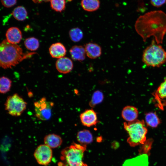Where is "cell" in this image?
Returning <instances> with one entry per match:
<instances>
[{"label": "cell", "instance_id": "obj_18", "mask_svg": "<svg viewBox=\"0 0 166 166\" xmlns=\"http://www.w3.org/2000/svg\"><path fill=\"white\" fill-rule=\"evenodd\" d=\"M78 141L81 145H86L93 140L91 133L88 130L84 129L78 132L77 136Z\"/></svg>", "mask_w": 166, "mask_h": 166}, {"label": "cell", "instance_id": "obj_28", "mask_svg": "<svg viewBox=\"0 0 166 166\" xmlns=\"http://www.w3.org/2000/svg\"><path fill=\"white\" fill-rule=\"evenodd\" d=\"M142 156L132 159L126 160L123 164V166H141Z\"/></svg>", "mask_w": 166, "mask_h": 166}, {"label": "cell", "instance_id": "obj_11", "mask_svg": "<svg viewBox=\"0 0 166 166\" xmlns=\"http://www.w3.org/2000/svg\"><path fill=\"white\" fill-rule=\"evenodd\" d=\"M84 47L86 55L90 59H96L101 54V48L97 43L89 42L86 43Z\"/></svg>", "mask_w": 166, "mask_h": 166}, {"label": "cell", "instance_id": "obj_4", "mask_svg": "<svg viewBox=\"0 0 166 166\" xmlns=\"http://www.w3.org/2000/svg\"><path fill=\"white\" fill-rule=\"evenodd\" d=\"M143 120L137 119L124 123V128L129 135L127 141L130 146L134 147L142 145L146 140L148 130Z\"/></svg>", "mask_w": 166, "mask_h": 166}, {"label": "cell", "instance_id": "obj_24", "mask_svg": "<svg viewBox=\"0 0 166 166\" xmlns=\"http://www.w3.org/2000/svg\"><path fill=\"white\" fill-rule=\"evenodd\" d=\"M69 34L71 40L75 42L80 41L83 37L82 30L77 27L71 29L69 32Z\"/></svg>", "mask_w": 166, "mask_h": 166}, {"label": "cell", "instance_id": "obj_6", "mask_svg": "<svg viewBox=\"0 0 166 166\" xmlns=\"http://www.w3.org/2000/svg\"><path fill=\"white\" fill-rule=\"evenodd\" d=\"M27 103L18 94L15 93L8 96L4 104L5 109L11 116H20L26 110Z\"/></svg>", "mask_w": 166, "mask_h": 166}, {"label": "cell", "instance_id": "obj_19", "mask_svg": "<svg viewBox=\"0 0 166 166\" xmlns=\"http://www.w3.org/2000/svg\"><path fill=\"white\" fill-rule=\"evenodd\" d=\"M81 5L84 10L93 12L99 8L100 2L99 0H81Z\"/></svg>", "mask_w": 166, "mask_h": 166}, {"label": "cell", "instance_id": "obj_1", "mask_svg": "<svg viewBox=\"0 0 166 166\" xmlns=\"http://www.w3.org/2000/svg\"><path fill=\"white\" fill-rule=\"evenodd\" d=\"M135 28L144 42L153 36L157 44L162 43L166 32V14L160 10L147 13L137 18Z\"/></svg>", "mask_w": 166, "mask_h": 166}, {"label": "cell", "instance_id": "obj_20", "mask_svg": "<svg viewBox=\"0 0 166 166\" xmlns=\"http://www.w3.org/2000/svg\"><path fill=\"white\" fill-rule=\"evenodd\" d=\"M12 14L14 17L18 21H23L28 17V13L26 9L21 6L15 7L12 12Z\"/></svg>", "mask_w": 166, "mask_h": 166}, {"label": "cell", "instance_id": "obj_8", "mask_svg": "<svg viewBox=\"0 0 166 166\" xmlns=\"http://www.w3.org/2000/svg\"><path fill=\"white\" fill-rule=\"evenodd\" d=\"M38 163L41 165L46 166L51 161L53 152L51 148L45 144L38 146L34 154Z\"/></svg>", "mask_w": 166, "mask_h": 166}, {"label": "cell", "instance_id": "obj_31", "mask_svg": "<svg viewBox=\"0 0 166 166\" xmlns=\"http://www.w3.org/2000/svg\"><path fill=\"white\" fill-rule=\"evenodd\" d=\"M35 3H41L43 2H47L50 1V0H32Z\"/></svg>", "mask_w": 166, "mask_h": 166}, {"label": "cell", "instance_id": "obj_23", "mask_svg": "<svg viewBox=\"0 0 166 166\" xmlns=\"http://www.w3.org/2000/svg\"><path fill=\"white\" fill-rule=\"evenodd\" d=\"M24 44L26 49L31 51L37 50L39 46V40L34 37L26 38L24 41Z\"/></svg>", "mask_w": 166, "mask_h": 166}, {"label": "cell", "instance_id": "obj_7", "mask_svg": "<svg viewBox=\"0 0 166 166\" xmlns=\"http://www.w3.org/2000/svg\"><path fill=\"white\" fill-rule=\"evenodd\" d=\"M54 105L53 102L47 101L44 97L35 102L34 110L36 117L42 121L49 120L51 116Z\"/></svg>", "mask_w": 166, "mask_h": 166}, {"label": "cell", "instance_id": "obj_22", "mask_svg": "<svg viewBox=\"0 0 166 166\" xmlns=\"http://www.w3.org/2000/svg\"><path fill=\"white\" fill-rule=\"evenodd\" d=\"M12 85V81L5 76L0 77V93L5 94L10 91Z\"/></svg>", "mask_w": 166, "mask_h": 166}, {"label": "cell", "instance_id": "obj_27", "mask_svg": "<svg viewBox=\"0 0 166 166\" xmlns=\"http://www.w3.org/2000/svg\"><path fill=\"white\" fill-rule=\"evenodd\" d=\"M153 142V140L152 139L146 140L144 143L142 144L141 147L139 149V153L141 155L148 154L151 149Z\"/></svg>", "mask_w": 166, "mask_h": 166}, {"label": "cell", "instance_id": "obj_16", "mask_svg": "<svg viewBox=\"0 0 166 166\" xmlns=\"http://www.w3.org/2000/svg\"><path fill=\"white\" fill-rule=\"evenodd\" d=\"M62 142V140L59 135L55 134H49L44 138L45 144L51 148H54L60 146Z\"/></svg>", "mask_w": 166, "mask_h": 166}, {"label": "cell", "instance_id": "obj_15", "mask_svg": "<svg viewBox=\"0 0 166 166\" xmlns=\"http://www.w3.org/2000/svg\"><path fill=\"white\" fill-rule=\"evenodd\" d=\"M159 107L161 109L162 104L166 101V77L154 94Z\"/></svg>", "mask_w": 166, "mask_h": 166}, {"label": "cell", "instance_id": "obj_14", "mask_svg": "<svg viewBox=\"0 0 166 166\" xmlns=\"http://www.w3.org/2000/svg\"><path fill=\"white\" fill-rule=\"evenodd\" d=\"M138 115L137 109L132 106H127L124 108L121 113L123 119L128 122L136 120Z\"/></svg>", "mask_w": 166, "mask_h": 166}, {"label": "cell", "instance_id": "obj_12", "mask_svg": "<svg viewBox=\"0 0 166 166\" xmlns=\"http://www.w3.org/2000/svg\"><path fill=\"white\" fill-rule=\"evenodd\" d=\"M6 36V40L10 43L16 44L19 43L22 38V34L21 30L18 27H12L7 30Z\"/></svg>", "mask_w": 166, "mask_h": 166}, {"label": "cell", "instance_id": "obj_25", "mask_svg": "<svg viewBox=\"0 0 166 166\" xmlns=\"http://www.w3.org/2000/svg\"><path fill=\"white\" fill-rule=\"evenodd\" d=\"M50 1L51 7L55 11L61 12L65 10V0H50Z\"/></svg>", "mask_w": 166, "mask_h": 166}, {"label": "cell", "instance_id": "obj_2", "mask_svg": "<svg viewBox=\"0 0 166 166\" xmlns=\"http://www.w3.org/2000/svg\"><path fill=\"white\" fill-rule=\"evenodd\" d=\"M35 54L33 52L24 53L18 44L4 39L0 42V67L4 69L11 68Z\"/></svg>", "mask_w": 166, "mask_h": 166}, {"label": "cell", "instance_id": "obj_26", "mask_svg": "<svg viewBox=\"0 0 166 166\" xmlns=\"http://www.w3.org/2000/svg\"><path fill=\"white\" fill-rule=\"evenodd\" d=\"M104 98V95L100 91L97 90L93 94L89 105L91 107H94L97 105L102 102Z\"/></svg>", "mask_w": 166, "mask_h": 166}, {"label": "cell", "instance_id": "obj_32", "mask_svg": "<svg viewBox=\"0 0 166 166\" xmlns=\"http://www.w3.org/2000/svg\"><path fill=\"white\" fill-rule=\"evenodd\" d=\"M162 106L163 107L164 106H166V101L164 102L162 104Z\"/></svg>", "mask_w": 166, "mask_h": 166}, {"label": "cell", "instance_id": "obj_17", "mask_svg": "<svg viewBox=\"0 0 166 166\" xmlns=\"http://www.w3.org/2000/svg\"><path fill=\"white\" fill-rule=\"evenodd\" d=\"M72 58L75 61H81L85 58L86 53L84 47L81 45H75L69 50Z\"/></svg>", "mask_w": 166, "mask_h": 166}, {"label": "cell", "instance_id": "obj_9", "mask_svg": "<svg viewBox=\"0 0 166 166\" xmlns=\"http://www.w3.org/2000/svg\"><path fill=\"white\" fill-rule=\"evenodd\" d=\"M81 122L88 127L95 125L98 122L96 113L92 109L85 110L80 115Z\"/></svg>", "mask_w": 166, "mask_h": 166}, {"label": "cell", "instance_id": "obj_30", "mask_svg": "<svg viewBox=\"0 0 166 166\" xmlns=\"http://www.w3.org/2000/svg\"><path fill=\"white\" fill-rule=\"evenodd\" d=\"M166 0H151V4L154 6L160 7L164 4Z\"/></svg>", "mask_w": 166, "mask_h": 166}, {"label": "cell", "instance_id": "obj_13", "mask_svg": "<svg viewBox=\"0 0 166 166\" xmlns=\"http://www.w3.org/2000/svg\"><path fill=\"white\" fill-rule=\"evenodd\" d=\"M49 52L52 57L59 59L65 56L66 53V49L62 44L57 42L50 46Z\"/></svg>", "mask_w": 166, "mask_h": 166}, {"label": "cell", "instance_id": "obj_29", "mask_svg": "<svg viewBox=\"0 0 166 166\" xmlns=\"http://www.w3.org/2000/svg\"><path fill=\"white\" fill-rule=\"evenodd\" d=\"M2 4L6 8L11 7L17 3V0H1Z\"/></svg>", "mask_w": 166, "mask_h": 166}, {"label": "cell", "instance_id": "obj_3", "mask_svg": "<svg viewBox=\"0 0 166 166\" xmlns=\"http://www.w3.org/2000/svg\"><path fill=\"white\" fill-rule=\"evenodd\" d=\"M86 145L73 143L61 152L59 166H88L82 159Z\"/></svg>", "mask_w": 166, "mask_h": 166}, {"label": "cell", "instance_id": "obj_21", "mask_svg": "<svg viewBox=\"0 0 166 166\" xmlns=\"http://www.w3.org/2000/svg\"><path fill=\"white\" fill-rule=\"evenodd\" d=\"M147 124L151 127L156 128L160 123V121L155 113L149 112L145 116Z\"/></svg>", "mask_w": 166, "mask_h": 166}, {"label": "cell", "instance_id": "obj_10", "mask_svg": "<svg viewBox=\"0 0 166 166\" xmlns=\"http://www.w3.org/2000/svg\"><path fill=\"white\" fill-rule=\"evenodd\" d=\"M56 67L60 73L66 74L71 72L73 68L71 60L67 57H63L57 59L56 62Z\"/></svg>", "mask_w": 166, "mask_h": 166}, {"label": "cell", "instance_id": "obj_5", "mask_svg": "<svg viewBox=\"0 0 166 166\" xmlns=\"http://www.w3.org/2000/svg\"><path fill=\"white\" fill-rule=\"evenodd\" d=\"M142 60L148 66L160 67L166 61V52L153 40L144 50Z\"/></svg>", "mask_w": 166, "mask_h": 166}]
</instances>
